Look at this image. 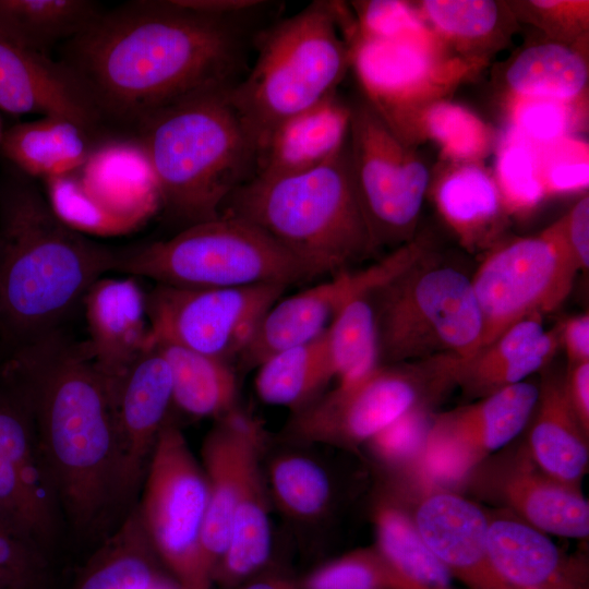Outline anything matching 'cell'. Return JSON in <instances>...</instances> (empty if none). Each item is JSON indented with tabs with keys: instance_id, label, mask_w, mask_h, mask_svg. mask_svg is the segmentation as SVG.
Segmentation results:
<instances>
[{
	"instance_id": "1",
	"label": "cell",
	"mask_w": 589,
	"mask_h": 589,
	"mask_svg": "<svg viewBox=\"0 0 589 589\" xmlns=\"http://www.w3.org/2000/svg\"><path fill=\"white\" fill-rule=\"evenodd\" d=\"M241 41L231 19L173 0L101 12L64 43L63 61L89 91L106 125L132 127L199 91L232 85Z\"/></svg>"
},
{
	"instance_id": "2",
	"label": "cell",
	"mask_w": 589,
	"mask_h": 589,
	"mask_svg": "<svg viewBox=\"0 0 589 589\" xmlns=\"http://www.w3.org/2000/svg\"><path fill=\"white\" fill-rule=\"evenodd\" d=\"M0 378L29 411L62 522L80 540H104L121 514L116 382L60 330L10 352Z\"/></svg>"
},
{
	"instance_id": "3",
	"label": "cell",
	"mask_w": 589,
	"mask_h": 589,
	"mask_svg": "<svg viewBox=\"0 0 589 589\" xmlns=\"http://www.w3.org/2000/svg\"><path fill=\"white\" fill-rule=\"evenodd\" d=\"M11 170L0 180V341L9 353L59 330L117 254L68 227L34 179Z\"/></svg>"
},
{
	"instance_id": "4",
	"label": "cell",
	"mask_w": 589,
	"mask_h": 589,
	"mask_svg": "<svg viewBox=\"0 0 589 589\" xmlns=\"http://www.w3.org/2000/svg\"><path fill=\"white\" fill-rule=\"evenodd\" d=\"M231 85L199 91L133 129L152 169L160 209L182 228L220 215L255 171L256 147L229 97Z\"/></svg>"
},
{
	"instance_id": "5",
	"label": "cell",
	"mask_w": 589,
	"mask_h": 589,
	"mask_svg": "<svg viewBox=\"0 0 589 589\" xmlns=\"http://www.w3.org/2000/svg\"><path fill=\"white\" fill-rule=\"evenodd\" d=\"M220 214L240 218L294 256L311 278L350 269L376 251L356 191L348 140L329 160L280 177L252 176Z\"/></svg>"
},
{
	"instance_id": "6",
	"label": "cell",
	"mask_w": 589,
	"mask_h": 589,
	"mask_svg": "<svg viewBox=\"0 0 589 589\" xmlns=\"http://www.w3.org/2000/svg\"><path fill=\"white\" fill-rule=\"evenodd\" d=\"M349 67L333 2H313L265 32L250 72L229 88L257 154L280 123L335 94Z\"/></svg>"
},
{
	"instance_id": "7",
	"label": "cell",
	"mask_w": 589,
	"mask_h": 589,
	"mask_svg": "<svg viewBox=\"0 0 589 589\" xmlns=\"http://www.w3.org/2000/svg\"><path fill=\"white\" fill-rule=\"evenodd\" d=\"M113 271L181 288L288 287L311 279L271 237L226 214L184 227L169 239L117 251Z\"/></svg>"
},
{
	"instance_id": "8",
	"label": "cell",
	"mask_w": 589,
	"mask_h": 589,
	"mask_svg": "<svg viewBox=\"0 0 589 589\" xmlns=\"http://www.w3.org/2000/svg\"><path fill=\"white\" fill-rule=\"evenodd\" d=\"M371 298L381 364L438 356L468 361L478 353L483 322L462 272L424 255Z\"/></svg>"
},
{
	"instance_id": "9",
	"label": "cell",
	"mask_w": 589,
	"mask_h": 589,
	"mask_svg": "<svg viewBox=\"0 0 589 589\" xmlns=\"http://www.w3.org/2000/svg\"><path fill=\"white\" fill-rule=\"evenodd\" d=\"M454 356L380 364L363 380L336 386L293 412L287 432L301 442L356 449L407 411L436 402L457 386L462 364Z\"/></svg>"
},
{
	"instance_id": "10",
	"label": "cell",
	"mask_w": 589,
	"mask_h": 589,
	"mask_svg": "<svg viewBox=\"0 0 589 589\" xmlns=\"http://www.w3.org/2000/svg\"><path fill=\"white\" fill-rule=\"evenodd\" d=\"M348 44L365 103L409 145L421 111L481 65L449 55L430 28L389 38L351 35Z\"/></svg>"
},
{
	"instance_id": "11",
	"label": "cell",
	"mask_w": 589,
	"mask_h": 589,
	"mask_svg": "<svg viewBox=\"0 0 589 589\" xmlns=\"http://www.w3.org/2000/svg\"><path fill=\"white\" fill-rule=\"evenodd\" d=\"M141 491L136 507L157 556L185 589H211L201 549L207 480L170 418L159 433Z\"/></svg>"
},
{
	"instance_id": "12",
	"label": "cell",
	"mask_w": 589,
	"mask_h": 589,
	"mask_svg": "<svg viewBox=\"0 0 589 589\" xmlns=\"http://www.w3.org/2000/svg\"><path fill=\"white\" fill-rule=\"evenodd\" d=\"M578 271L561 219L491 252L471 279L483 322L479 351L513 324L556 309Z\"/></svg>"
},
{
	"instance_id": "13",
	"label": "cell",
	"mask_w": 589,
	"mask_h": 589,
	"mask_svg": "<svg viewBox=\"0 0 589 589\" xmlns=\"http://www.w3.org/2000/svg\"><path fill=\"white\" fill-rule=\"evenodd\" d=\"M348 149L376 250L411 241L429 184L425 164L365 101L351 107Z\"/></svg>"
},
{
	"instance_id": "14",
	"label": "cell",
	"mask_w": 589,
	"mask_h": 589,
	"mask_svg": "<svg viewBox=\"0 0 589 589\" xmlns=\"http://www.w3.org/2000/svg\"><path fill=\"white\" fill-rule=\"evenodd\" d=\"M287 287L181 288L156 284L146 294L149 349L173 344L230 362L251 342Z\"/></svg>"
},
{
	"instance_id": "15",
	"label": "cell",
	"mask_w": 589,
	"mask_h": 589,
	"mask_svg": "<svg viewBox=\"0 0 589 589\" xmlns=\"http://www.w3.org/2000/svg\"><path fill=\"white\" fill-rule=\"evenodd\" d=\"M424 255L423 244L411 240L369 267L339 272L326 281L280 298L262 318L238 359L240 364L256 368L275 352L317 338L349 302L382 288Z\"/></svg>"
},
{
	"instance_id": "16",
	"label": "cell",
	"mask_w": 589,
	"mask_h": 589,
	"mask_svg": "<svg viewBox=\"0 0 589 589\" xmlns=\"http://www.w3.org/2000/svg\"><path fill=\"white\" fill-rule=\"evenodd\" d=\"M172 406L169 366L155 348L139 357L119 380L115 394L118 503L128 514Z\"/></svg>"
},
{
	"instance_id": "17",
	"label": "cell",
	"mask_w": 589,
	"mask_h": 589,
	"mask_svg": "<svg viewBox=\"0 0 589 589\" xmlns=\"http://www.w3.org/2000/svg\"><path fill=\"white\" fill-rule=\"evenodd\" d=\"M0 109L72 121L93 139L107 127L89 91L63 61L0 35Z\"/></svg>"
},
{
	"instance_id": "18",
	"label": "cell",
	"mask_w": 589,
	"mask_h": 589,
	"mask_svg": "<svg viewBox=\"0 0 589 589\" xmlns=\"http://www.w3.org/2000/svg\"><path fill=\"white\" fill-rule=\"evenodd\" d=\"M266 434L255 417L238 408L221 418L202 445L208 503L201 536L204 564L212 576L228 545L238 496L251 461L263 453Z\"/></svg>"
},
{
	"instance_id": "19",
	"label": "cell",
	"mask_w": 589,
	"mask_h": 589,
	"mask_svg": "<svg viewBox=\"0 0 589 589\" xmlns=\"http://www.w3.org/2000/svg\"><path fill=\"white\" fill-rule=\"evenodd\" d=\"M411 519L454 579L468 589H509L490 558L489 517L474 503L452 491L426 492Z\"/></svg>"
},
{
	"instance_id": "20",
	"label": "cell",
	"mask_w": 589,
	"mask_h": 589,
	"mask_svg": "<svg viewBox=\"0 0 589 589\" xmlns=\"http://www.w3.org/2000/svg\"><path fill=\"white\" fill-rule=\"evenodd\" d=\"M87 349L96 366L118 383L149 349L146 293L136 279L100 277L84 297Z\"/></svg>"
},
{
	"instance_id": "21",
	"label": "cell",
	"mask_w": 589,
	"mask_h": 589,
	"mask_svg": "<svg viewBox=\"0 0 589 589\" xmlns=\"http://www.w3.org/2000/svg\"><path fill=\"white\" fill-rule=\"evenodd\" d=\"M75 173L89 200L122 235L140 229L160 209L152 169L134 139L99 142Z\"/></svg>"
},
{
	"instance_id": "22",
	"label": "cell",
	"mask_w": 589,
	"mask_h": 589,
	"mask_svg": "<svg viewBox=\"0 0 589 589\" xmlns=\"http://www.w3.org/2000/svg\"><path fill=\"white\" fill-rule=\"evenodd\" d=\"M492 565L509 589H589L584 554H568L520 519L489 518Z\"/></svg>"
},
{
	"instance_id": "23",
	"label": "cell",
	"mask_w": 589,
	"mask_h": 589,
	"mask_svg": "<svg viewBox=\"0 0 589 589\" xmlns=\"http://www.w3.org/2000/svg\"><path fill=\"white\" fill-rule=\"evenodd\" d=\"M517 453L495 478L498 495L520 520L543 533L587 539L589 504L580 489L543 472L527 447Z\"/></svg>"
},
{
	"instance_id": "24",
	"label": "cell",
	"mask_w": 589,
	"mask_h": 589,
	"mask_svg": "<svg viewBox=\"0 0 589 589\" xmlns=\"http://www.w3.org/2000/svg\"><path fill=\"white\" fill-rule=\"evenodd\" d=\"M351 107L335 94L280 123L259 152L253 176L311 170L337 155L349 134Z\"/></svg>"
},
{
	"instance_id": "25",
	"label": "cell",
	"mask_w": 589,
	"mask_h": 589,
	"mask_svg": "<svg viewBox=\"0 0 589 589\" xmlns=\"http://www.w3.org/2000/svg\"><path fill=\"white\" fill-rule=\"evenodd\" d=\"M558 345L557 328L545 330L541 315L526 317L464 361L457 386L469 397L482 398L524 382L550 362Z\"/></svg>"
},
{
	"instance_id": "26",
	"label": "cell",
	"mask_w": 589,
	"mask_h": 589,
	"mask_svg": "<svg viewBox=\"0 0 589 589\" xmlns=\"http://www.w3.org/2000/svg\"><path fill=\"white\" fill-rule=\"evenodd\" d=\"M533 413L527 446L530 457L553 479L579 489L588 470L589 433L568 401L564 381H543Z\"/></svg>"
},
{
	"instance_id": "27",
	"label": "cell",
	"mask_w": 589,
	"mask_h": 589,
	"mask_svg": "<svg viewBox=\"0 0 589 589\" xmlns=\"http://www.w3.org/2000/svg\"><path fill=\"white\" fill-rule=\"evenodd\" d=\"M96 145L72 121L40 117L3 131L0 153L14 169L44 181L80 170Z\"/></svg>"
},
{
	"instance_id": "28",
	"label": "cell",
	"mask_w": 589,
	"mask_h": 589,
	"mask_svg": "<svg viewBox=\"0 0 589 589\" xmlns=\"http://www.w3.org/2000/svg\"><path fill=\"white\" fill-rule=\"evenodd\" d=\"M262 454L250 464L237 500L228 545L213 573V584L231 589L264 572L272 553L268 489Z\"/></svg>"
},
{
	"instance_id": "29",
	"label": "cell",
	"mask_w": 589,
	"mask_h": 589,
	"mask_svg": "<svg viewBox=\"0 0 589 589\" xmlns=\"http://www.w3.org/2000/svg\"><path fill=\"white\" fill-rule=\"evenodd\" d=\"M539 386L520 382L455 410L436 413V422L482 461L515 438L533 414Z\"/></svg>"
},
{
	"instance_id": "30",
	"label": "cell",
	"mask_w": 589,
	"mask_h": 589,
	"mask_svg": "<svg viewBox=\"0 0 589 589\" xmlns=\"http://www.w3.org/2000/svg\"><path fill=\"white\" fill-rule=\"evenodd\" d=\"M153 347L169 366L172 405L181 411L216 420L240 408L237 377L230 362L169 342Z\"/></svg>"
},
{
	"instance_id": "31",
	"label": "cell",
	"mask_w": 589,
	"mask_h": 589,
	"mask_svg": "<svg viewBox=\"0 0 589 589\" xmlns=\"http://www.w3.org/2000/svg\"><path fill=\"white\" fill-rule=\"evenodd\" d=\"M434 200L443 219L473 250L489 239L505 212L494 177L476 163H461L437 183Z\"/></svg>"
},
{
	"instance_id": "32",
	"label": "cell",
	"mask_w": 589,
	"mask_h": 589,
	"mask_svg": "<svg viewBox=\"0 0 589 589\" xmlns=\"http://www.w3.org/2000/svg\"><path fill=\"white\" fill-rule=\"evenodd\" d=\"M0 452L31 503L57 536L62 522L32 417L19 394L0 378Z\"/></svg>"
},
{
	"instance_id": "33",
	"label": "cell",
	"mask_w": 589,
	"mask_h": 589,
	"mask_svg": "<svg viewBox=\"0 0 589 589\" xmlns=\"http://www.w3.org/2000/svg\"><path fill=\"white\" fill-rule=\"evenodd\" d=\"M324 333L275 352L256 366L254 385L261 400L296 412L324 394L334 380Z\"/></svg>"
},
{
	"instance_id": "34",
	"label": "cell",
	"mask_w": 589,
	"mask_h": 589,
	"mask_svg": "<svg viewBox=\"0 0 589 589\" xmlns=\"http://www.w3.org/2000/svg\"><path fill=\"white\" fill-rule=\"evenodd\" d=\"M156 556L135 505L103 540L74 589H151L160 576Z\"/></svg>"
},
{
	"instance_id": "35",
	"label": "cell",
	"mask_w": 589,
	"mask_h": 589,
	"mask_svg": "<svg viewBox=\"0 0 589 589\" xmlns=\"http://www.w3.org/2000/svg\"><path fill=\"white\" fill-rule=\"evenodd\" d=\"M505 81L513 97L573 104L587 86L588 65L584 56L565 43H540L516 56Z\"/></svg>"
},
{
	"instance_id": "36",
	"label": "cell",
	"mask_w": 589,
	"mask_h": 589,
	"mask_svg": "<svg viewBox=\"0 0 589 589\" xmlns=\"http://www.w3.org/2000/svg\"><path fill=\"white\" fill-rule=\"evenodd\" d=\"M103 11L89 0H0V35L25 48L47 53L67 43Z\"/></svg>"
},
{
	"instance_id": "37",
	"label": "cell",
	"mask_w": 589,
	"mask_h": 589,
	"mask_svg": "<svg viewBox=\"0 0 589 589\" xmlns=\"http://www.w3.org/2000/svg\"><path fill=\"white\" fill-rule=\"evenodd\" d=\"M375 549L411 589H458L442 562L420 538L411 516L392 503L374 513Z\"/></svg>"
},
{
	"instance_id": "38",
	"label": "cell",
	"mask_w": 589,
	"mask_h": 589,
	"mask_svg": "<svg viewBox=\"0 0 589 589\" xmlns=\"http://www.w3.org/2000/svg\"><path fill=\"white\" fill-rule=\"evenodd\" d=\"M324 336L336 386L352 385L381 364L371 293L349 302Z\"/></svg>"
},
{
	"instance_id": "39",
	"label": "cell",
	"mask_w": 589,
	"mask_h": 589,
	"mask_svg": "<svg viewBox=\"0 0 589 589\" xmlns=\"http://www.w3.org/2000/svg\"><path fill=\"white\" fill-rule=\"evenodd\" d=\"M268 494L285 515L298 521L321 518L333 495L326 470L299 453L280 454L272 459L265 474Z\"/></svg>"
},
{
	"instance_id": "40",
	"label": "cell",
	"mask_w": 589,
	"mask_h": 589,
	"mask_svg": "<svg viewBox=\"0 0 589 589\" xmlns=\"http://www.w3.org/2000/svg\"><path fill=\"white\" fill-rule=\"evenodd\" d=\"M419 14L444 46L461 52L488 46L506 26L505 7L491 0H424Z\"/></svg>"
},
{
	"instance_id": "41",
	"label": "cell",
	"mask_w": 589,
	"mask_h": 589,
	"mask_svg": "<svg viewBox=\"0 0 589 589\" xmlns=\"http://www.w3.org/2000/svg\"><path fill=\"white\" fill-rule=\"evenodd\" d=\"M417 123L420 131L438 144L446 157L455 161L474 163L483 157L491 146L489 127L470 110L457 104L437 100L421 111Z\"/></svg>"
},
{
	"instance_id": "42",
	"label": "cell",
	"mask_w": 589,
	"mask_h": 589,
	"mask_svg": "<svg viewBox=\"0 0 589 589\" xmlns=\"http://www.w3.org/2000/svg\"><path fill=\"white\" fill-rule=\"evenodd\" d=\"M494 180L505 212H531L546 196L539 148L510 129L497 153Z\"/></svg>"
},
{
	"instance_id": "43",
	"label": "cell",
	"mask_w": 589,
	"mask_h": 589,
	"mask_svg": "<svg viewBox=\"0 0 589 589\" xmlns=\"http://www.w3.org/2000/svg\"><path fill=\"white\" fill-rule=\"evenodd\" d=\"M480 462L466 444L434 420L422 448L406 469H410L424 493L454 492L453 488L460 485Z\"/></svg>"
},
{
	"instance_id": "44",
	"label": "cell",
	"mask_w": 589,
	"mask_h": 589,
	"mask_svg": "<svg viewBox=\"0 0 589 589\" xmlns=\"http://www.w3.org/2000/svg\"><path fill=\"white\" fill-rule=\"evenodd\" d=\"M299 589H411L374 548L328 561L298 580Z\"/></svg>"
},
{
	"instance_id": "45",
	"label": "cell",
	"mask_w": 589,
	"mask_h": 589,
	"mask_svg": "<svg viewBox=\"0 0 589 589\" xmlns=\"http://www.w3.org/2000/svg\"><path fill=\"white\" fill-rule=\"evenodd\" d=\"M48 552L0 510V589H48Z\"/></svg>"
},
{
	"instance_id": "46",
	"label": "cell",
	"mask_w": 589,
	"mask_h": 589,
	"mask_svg": "<svg viewBox=\"0 0 589 589\" xmlns=\"http://www.w3.org/2000/svg\"><path fill=\"white\" fill-rule=\"evenodd\" d=\"M510 130L541 149L565 137L574 125L573 104L544 98L513 97Z\"/></svg>"
},
{
	"instance_id": "47",
	"label": "cell",
	"mask_w": 589,
	"mask_h": 589,
	"mask_svg": "<svg viewBox=\"0 0 589 589\" xmlns=\"http://www.w3.org/2000/svg\"><path fill=\"white\" fill-rule=\"evenodd\" d=\"M435 414L430 406L416 407L382 429L366 445L384 465L407 468L426 441Z\"/></svg>"
},
{
	"instance_id": "48",
	"label": "cell",
	"mask_w": 589,
	"mask_h": 589,
	"mask_svg": "<svg viewBox=\"0 0 589 589\" xmlns=\"http://www.w3.org/2000/svg\"><path fill=\"white\" fill-rule=\"evenodd\" d=\"M539 152L546 196L579 191L588 187L587 145L565 137Z\"/></svg>"
},
{
	"instance_id": "49",
	"label": "cell",
	"mask_w": 589,
	"mask_h": 589,
	"mask_svg": "<svg viewBox=\"0 0 589 589\" xmlns=\"http://www.w3.org/2000/svg\"><path fill=\"white\" fill-rule=\"evenodd\" d=\"M354 8L357 17L351 35L389 38L429 28L419 12L404 1H362L357 2Z\"/></svg>"
},
{
	"instance_id": "50",
	"label": "cell",
	"mask_w": 589,
	"mask_h": 589,
	"mask_svg": "<svg viewBox=\"0 0 589 589\" xmlns=\"http://www.w3.org/2000/svg\"><path fill=\"white\" fill-rule=\"evenodd\" d=\"M0 510L29 533L47 552L56 534L27 497L14 469L0 452Z\"/></svg>"
},
{
	"instance_id": "51",
	"label": "cell",
	"mask_w": 589,
	"mask_h": 589,
	"mask_svg": "<svg viewBox=\"0 0 589 589\" xmlns=\"http://www.w3.org/2000/svg\"><path fill=\"white\" fill-rule=\"evenodd\" d=\"M528 13L542 28L560 36H578L587 29L588 1L539 0L526 2Z\"/></svg>"
},
{
	"instance_id": "52",
	"label": "cell",
	"mask_w": 589,
	"mask_h": 589,
	"mask_svg": "<svg viewBox=\"0 0 589 589\" xmlns=\"http://www.w3.org/2000/svg\"><path fill=\"white\" fill-rule=\"evenodd\" d=\"M567 247L579 268L589 267V197L580 199L561 218Z\"/></svg>"
},
{
	"instance_id": "53",
	"label": "cell",
	"mask_w": 589,
	"mask_h": 589,
	"mask_svg": "<svg viewBox=\"0 0 589 589\" xmlns=\"http://www.w3.org/2000/svg\"><path fill=\"white\" fill-rule=\"evenodd\" d=\"M560 344L565 348L569 366L589 361L588 313L567 318L557 328Z\"/></svg>"
},
{
	"instance_id": "54",
	"label": "cell",
	"mask_w": 589,
	"mask_h": 589,
	"mask_svg": "<svg viewBox=\"0 0 589 589\" xmlns=\"http://www.w3.org/2000/svg\"><path fill=\"white\" fill-rule=\"evenodd\" d=\"M564 387L574 412L589 433V361L569 366Z\"/></svg>"
},
{
	"instance_id": "55",
	"label": "cell",
	"mask_w": 589,
	"mask_h": 589,
	"mask_svg": "<svg viewBox=\"0 0 589 589\" xmlns=\"http://www.w3.org/2000/svg\"><path fill=\"white\" fill-rule=\"evenodd\" d=\"M184 9L216 17H228L249 12L264 2L256 0H173Z\"/></svg>"
},
{
	"instance_id": "56",
	"label": "cell",
	"mask_w": 589,
	"mask_h": 589,
	"mask_svg": "<svg viewBox=\"0 0 589 589\" xmlns=\"http://www.w3.org/2000/svg\"><path fill=\"white\" fill-rule=\"evenodd\" d=\"M231 589H299L298 580L277 570H264Z\"/></svg>"
},
{
	"instance_id": "57",
	"label": "cell",
	"mask_w": 589,
	"mask_h": 589,
	"mask_svg": "<svg viewBox=\"0 0 589 589\" xmlns=\"http://www.w3.org/2000/svg\"><path fill=\"white\" fill-rule=\"evenodd\" d=\"M151 589H185L173 577L161 575L156 579Z\"/></svg>"
},
{
	"instance_id": "58",
	"label": "cell",
	"mask_w": 589,
	"mask_h": 589,
	"mask_svg": "<svg viewBox=\"0 0 589 589\" xmlns=\"http://www.w3.org/2000/svg\"><path fill=\"white\" fill-rule=\"evenodd\" d=\"M2 134H3V130H2L1 121H0V141H1V139H2Z\"/></svg>"
}]
</instances>
